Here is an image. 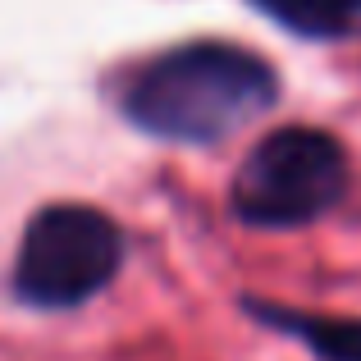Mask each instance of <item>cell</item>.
Instances as JSON below:
<instances>
[{
  "label": "cell",
  "instance_id": "2",
  "mask_svg": "<svg viewBox=\"0 0 361 361\" xmlns=\"http://www.w3.org/2000/svg\"><path fill=\"white\" fill-rule=\"evenodd\" d=\"M348 192V151L334 133L288 123L247 151L233 178V215L247 229H307Z\"/></svg>",
  "mask_w": 361,
  "mask_h": 361
},
{
  "label": "cell",
  "instance_id": "4",
  "mask_svg": "<svg viewBox=\"0 0 361 361\" xmlns=\"http://www.w3.org/2000/svg\"><path fill=\"white\" fill-rule=\"evenodd\" d=\"M243 311L252 320H261L265 329L298 338L302 348L316 353V361H361V320L353 316H316V311L279 307V302H261V298H247Z\"/></svg>",
  "mask_w": 361,
  "mask_h": 361
},
{
  "label": "cell",
  "instance_id": "1",
  "mask_svg": "<svg viewBox=\"0 0 361 361\" xmlns=\"http://www.w3.org/2000/svg\"><path fill=\"white\" fill-rule=\"evenodd\" d=\"M279 101V73L270 60L233 42H183L151 55L128 73L119 110L133 128L160 142L215 147L270 115Z\"/></svg>",
  "mask_w": 361,
  "mask_h": 361
},
{
  "label": "cell",
  "instance_id": "3",
  "mask_svg": "<svg viewBox=\"0 0 361 361\" xmlns=\"http://www.w3.org/2000/svg\"><path fill=\"white\" fill-rule=\"evenodd\" d=\"M123 261V233L106 211L55 202L32 215L14 261V293L37 311H69L92 302Z\"/></svg>",
  "mask_w": 361,
  "mask_h": 361
},
{
  "label": "cell",
  "instance_id": "5",
  "mask_svg": "<svg viewBox=\"0 0 361 361\" xmlns=\"http://www.w3.org/2000/svg\"><path fill=\"white\" fill-rule=\"evenodd\" d=\"M252 5L307 42H357L361 37V0H252Z\"/></svg>",
  "mask_w": 361,
  "mask_h": 361
}]
</instances>
